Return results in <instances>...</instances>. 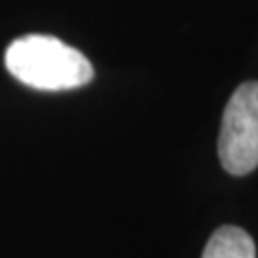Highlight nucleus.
Here are the masks:
<instances>
[{
    "label": "nucleus",
    "instance_id": "obj_1",
    "mask_svg": "<svg viewBox=\"0 0 258 258\" xmlns=\"http://www.w3.org/2000/svg\"><path fill=\"white\" fill-rule=\"evenodd\" d=\"M4 63L19 83L42 92L75 90L94 79V67L83 52L48 35L16 38Z\"/></svg>",
    "mask_w": 258,
    "mask_h": 258
},
{
    "label": "nucleus",
    "instance_id": "obj_2",
    "mask_svg": "<svg viewBox=\"0 0 258 258\" xmlns=\"http://www.w3.org/2000/svg\"><path fill=\"white\" fill-rule=\"evenodd\" d=\"M218 157L233 176H245L258 166V83L241 84L224 109Z\"/></svg>",
    "mask_w": 258,
    "mask_h": 258
},
{
    "label": "nucleus",
    "instance_id": "obj_3",
    "mask_svg": "<svg viewBox=\"0 0 258 258\" xmlns=\"http://www.w3.org/2000/svg\"><path fill=\"white\" fill-rule=\"evenodd\" d=\"M203 258H256V249L245 230L224 226L212 233L203 250Z\"/></svg>",
    "mask_w": 258,
    "mask_h": 258
}]
</instances>
